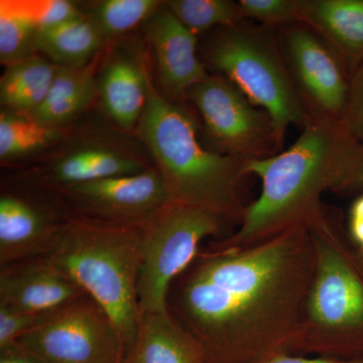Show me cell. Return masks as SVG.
Returning <instances> with one entry per match:
<instances>
[{
    "mask_svg": "<svg viewBox=\"0 0 363 363\" xmlns=\"http://www.w3.org/2000/svg\"><path fill=\"white\" fill-rule=\"evenodd\" d=\"M316 250L314 278L303 310L294 355L363 357V278L344 247L328 208L309 227Z\"/></svg>",
    "mask_w": 363,
    "mask_h": 363,
    "instance_id": "cell-5",
    "label": "cell"
},
{
    "mask_svg": "<svg viewBox=\"0 0 363 363\" xmlns=\"http://www.w3.org/2000/svg\"><path fill=\"white\" fill-rule=\"evenodd\" d=\"M16 342L49 363H121L125 354L111 318L88 295Z\"/></svg>",
    "mask_w": 363,
    "mask_h": 363,
    "instance_id": "cell-9",
    "label": "cell"
},
{
    "mask_svg": "<svg viewBox=\"0 0 363 363\" xmlns=\"http://www.w3.org/2000/svg\"><path fill=\"white\" fill-rule=\"evenodd\" d=\"M348 233L353 242L363 252V194L353 201L348 217Z\"/></svg>",
    "mask_w": 363,
    "mask_h": 363,
    "instance_id": "cell-31",
    "label": "cell"
},
{
    "mask_svg": "<svg viewBox=\"0 0 363 363\" xmlns=\"http://www.w3.org/2000/svg\"><path fill=\"white\" fill-rule=\"evenodd\" d=\"M186 97L199 111L214 152L250 161L281 149L272 117L226 78L207 75Z\"/></svg>",
    "mask_w": 363,
    "mask_h": 363,
    "instance_id": "cell-8",
    "label": "cell"
},
{
    "mask_svg": "<svg viewBox=\"0 0 363 363\" xmlns=\"http://www.w3.org/2000/svg\"><path fill=\"white\" fill-rule=\"evenodd\" d=\"M277 30L286 70L308 119L340 121L350 84L342 61L304 23Z\"/></svg>",
    "mask_w": 363,
    "mask_h": 363,
    "instance_id": "cell-10",
    "label": "cell"
},
{
    "mask_svg": "<svg viewBox=\"0 0 363 363\" xmlns=\"http://www.w3.org/2000/svg\"><path fill=\"white\" fill-rule=\"evenodd\" d=\"M121 363H207L201 344L168 312L143 313Z\"/></svg>",
    "mask_w": 363,
    "mask_h": 363,
    "instance_id": "cell-17",
    "label": "cell"
},
{
    "mask_svg": "<svg viewBox=\"0 0 363 363\" xmlns=\"http://www.w3.org/2000/svg\"><path fill=\"white\" fill-rule=\"evenodd\" d=\"M9 6L28 18L38 30L58 26L82 16L68 0H7Z\"/></svg>",
    "mask_w": 363,
    "mask_h": 363,
    "instance_id": "cell-26",
    "label": "cell"
},
{
    "mask_svg": "<svg viewBox=\"0 0 363 363\" xmlns=\"http://www.w3.org/2000/svg\"><path fill=\"white\" fill-rule=\"evenodd\" d=\"M225 221L206 210L171 201L140 225L138 292L142 313L168 312L172 284L193 264L203 240L221 234Z\"/></svg>",
    "mask_w": 363,
    "mask_h": 363,
    "instance_id": "cell-7",
    "label": "cell"
},
{
    "mask_svg": "<svg viewBox=\"0 0 363 363\" xmlns=\"http://www.w3.org/2000/svg\"><path fill=\"white\" fill-rule=\"evenodd\" d=\"M45 257L104 308L128 352L143 315L138 292L140 226L65 216L54 248Z\"/></svg>",
    "mask_w": 363,
    "mask_h": 363,
    "instance_id": "cell-4",
    "label": "cell"
},
{
    "mask_svg": "<svg viewBox=\"0 0 363 363\" xmlns=\"http://www.w3.org/2000/svg\"><path fill=\"white\" fill-rule=\"evenodd\" d=\"M167 6L196 35L213 26H229L245 21L238 1L231 0H169Z\"/></svg>",
    "mask_w": 363,
    "mask_h": 363,
    "instance_id": "cell-24",
    "label": "cell"
},
{
    "mask_svg": "<svg viewBox=\"0 0 363 363\" xmlns=\"http://www.w3.org/2000/svg\"><path fill=\"white\" fill-rule=\"evenodd\" d=\"M363 187V143H360L355 157L353 171V188Z\"/></svg>",
    "mask_w": 363,
    "mask_h": 363,
    "instance_id": "cell-33",
    "label": "cell"
},
{
    "mask_svg": "<svg viewBox=\"0 0 363 363\" xmlns=\"http://www.w3.org/2000/svg\"><path fill=\"white\" fill-rule=\"evenodd\" d=\"M58 66L33 55L6 67L0 80V101L4 109L26 114L45 101Z\"/></svg>",
    "mask_w": 363,
    "mask_h": 363,
    "instance_id": "cell-21",
    "label": "cell"
},
{
    "mask_svg": "<svg viewBox=\"0 0 363 363\" xmlns=\"http://www.w3.org/2000/svg\"><path fill=\"white\" fill-rule=\"evenodd\" d=\"M136 157L107 145L76 147L60 157L48 169L45 184L56 189L133 175L147 169Z\"/></svg>",
    "mask_w": 363,
    "mask_h": 363,
    "instance_id": "cell-18",
    "label": "cell"
},
{
    "mask_svg": "<svg viewBox=\"0 0 363 363\" xmlns=\"http://www.w3.org/2000/svg\"><path fill=\"white\" fill-rule=\"evenodd\" d=\"M164 96L179 102L208 75L197 56L198 35L189 30L166 2L145 23Z\"/></svg>",
    "mask_w": 363,
    "mask_h": 363,
    "instance_id": "cell-12",
    "label": "cell"
},
{
    "mask_svg": "<svg viewBox=\"0 0 363 363\" xmlns=\"http://www.w3.org/2000/svg\"><path fill=\"white\" fill-rule=\"evenodd\" d=\"M315 267L305 226L242 250L211 247L172 284L168 311L199 341L207 363L293 354Z\"/></svg>",
    "mask_w": 363,
    "mask_h": 363,
    "instance_id": "cell-1",
    "label": "cell"
},
{
    "mask_svg": "<svg viewBox=\"0 0 363 363\" xmlns=\"http://www.w3.org/2000/svg\"><path fill=\"white\" fill-rule=\"evenodd\" d=\"M59 311L38 314L14 311L0 306V348L16 342L26 334L39 328Z\"/></svg>",
    "mask_w": 363,
    "mask_h": 363,
    "instance_id": "cell-28",
    "label": "cell"
},
{
    "mask_svg": "<svg viewBox=\"0 0 363 363\" xmlns=\"http://www.w3.org/2000/svg\"><path fill=\"white\" fill-rule=\"evenodd\" d=\"M162 4L157 0H104L95 4L88 18L106 40L147 23Z\"/></svg>",
    "mask_w": 363,
    "mask_h": 363,
    "instance_id": "cell-23",
    "label": "cell"
},
{
    "mask_svg": "<svg viewBox=\"0 0 363 363\" xmlns=\"http://www.w3.org/2000/svg\"><path fill=\"white\" fill-rule=\"evenodd\" d=\"M87 295L45 257L0 267V306L14 311H59Z\"/></svg>",
    "mask_w": 363,
    "mask_h": 363,
    "instance_id": "cell-13",
    "label": "cell"
},
{
    "mask_svg": "<svg viewBox=\"0 0 363 363\" xmlns=\"http://www.w3.org/2000/svg\"><path fill=\"white\" fill-rule=\"evenodd\" d=\"M359 145L341 121L308 119L290 147L247 162L245 173L262 182L259 196L245 207L240 228L212 247L242 250L295 227L314 225L327 209L325 192L353 188Z\"/></svg>",
    "mask_w": 363,
    "mask_h": 363,
    "instance_id": "cell-2",
    "label": "cell"
},
{
    "mask_svg": "<svg viewBox=\"0 0 363 363\" xmlns=\"http://www.w3.org/2000/svg\"><path fill=\"white\" fill-rule=\"evenodd\" d=\"M39 30L28 18L0 1V60L9 67L33 56Z\"/></svg>",
    "mask_w": 363,
    "mask_h": 363,
    "instance_id": "cell-25",
    "label": "cell"
},
{
    "mask_svg": "<svg viewBox=\"0 0 363 363\" xmlns=\"http://www.w3.org/2000/svg\"><path fill=\"white\" fill-rule=\"evenodd\" d=\"M104 42L94 23L82 14L38 32L35 49L55 65L82 68L90 65Z\"/></svg>",
    "mask_w": 363,
    "mask_h": 363,
    "instance_id": "cell-20",
    "label": "cell"
},
{
    "mask_svg": "<svg viewBox=\"0 0 363 363\" xmlns=\"http://www.w3.org/2000/svg\"><path fill=\"white\" fill-rule=\"evenodd\" d=\"M0 363H49L16 342L0 348Z\"/></svg>",
    "mask_w": 363,
    "mask_h": 363,
    "instance_id": "cell-30",
    "label": "cell"
},
{
    "mask_svg": "<svg viewBox=\"0 0 363 363\" xmlns=\"http://www.w3.org/2000/svg\"><path fill=\"white\" fill-rule=\"evenodd\" d=\"M207 64L272 117L283 147L290 126L303 130L308 116L286 70L278 30L250 21L223 26L210 40Z\"/></svg>",
    "mask_w": 363,
    "mask_h": 363,
    "instance_id": "cell-6",
    "label": "cell"
},
{
    "mask_svg": "<svg viewBox=\"0 0 363 363\" xmlns=\"http://www.w3.org/2000/svg\"><path fill=\"white\" fill-rule=\"evenodd\" d=\"M194 116L150 86L147 106L136 126L150 150L172 202L240 222L247 161L207 149L198 138Z\"/></svg>",
    "mask_w": 363,
    "mask_h": 363,
    "instance_id": "cell-3",
    "label": "cell"
},
{
    "mask_svg": "<svg viewBox=\"0 0 363 363\" xmlns=\"http://www.w3.org/2000/svg\"><path fill=\"white\" fill-rule=\"evenodd\" d=\"M360 255H362V257H360V259H362V262L363 264V252H360Z\"/></svg>",
    "mask_w": 363,
    "mask_h": 363,
    "instance_id": "cell-34",
    "label": "cell"
},
{
    "mask_svg": "<svg viewBox=\"0 0 363 363\" xmlns=\"http://www.w3.org/2000/svg\"><path fill=\"white\" fill-rule=\"evenodd\" d=\"M74 215L90 220L140 226L171 202L157 169L56 189Z\"/></svg>",
    "mask_w": 363,
    "mask_h": 363,
    "instance_id": "cell-11",
    "label": "cell"
},
{
    "mask_svg": "<svg viewBox=\"0 0 363 363\" xmlns=\"http://www.w3.org/2000/svg\"><path fill=\"white\" fill-rule=\"evenodd\" d=\"M340 121L355 140L363 143V62L351 75L350 94Z\"/></svg>",
    "mask_w": 363,
    "mask_h": 363,
    "instance_id": "cell-29",
    "label": "cell"
},
{
    "mask_svg": "<svg viewBox=\"0 0 363 363\" xmlns=\"http://www.w3.org/2000/svg\"><path fill=\"white\" fill-rule=\"evenodd\" d=\"M63 220L52 219L21 196L1 195L0 267L49 255Z\"/></svg>",
    "mask_w": 363,
    "mask_h": 363,
    "instance_id": "cell-14",
    "label": "cell"
},
{
    "mask_svg": "<svg viewBox=\"0 0 363 363\" xmlns=\"http://www.w3.org/2000/svg\"><path fill=\"white\" fill-rule=\"evenodd\" d=\"M262 363H363V357L352 359H338V358L321 357H303V355H279Z\"/></svg>",
    "mask_w": 363,
    "mask_h": 363,
    "instance_id": "cell-32",
    "label": "cell"
},
{
    "mask_svg": "<svg viewBox=\"0 0 363 363\" xmlns=\"http://www.w3.org/2000/svg\"><path fill=\"white\" fill-rule=\"evenodd\" d=\"M65 130L47 125L25 114L2 109L0 113V157L13 161L47 149L63 140Z\"/></svg>",
    "mask_w": 363,
    "mask_h": 363,
    "instance_id": "cell-22",
    "label": "cell"
},
{
    "mask_svg": "<svg viewBox=\"0 0 363 363\" xmlns=\"http://www.w3.org/2000/svg\"><path fill=\"white\" fill-rule=\"evenodd\" d=\"M245 20L267 28H279L300 23L298 0H240Z\"/></svg>",
    "mask_w": 363,
    "mask_h": 363,
    "instance_id": "cell-27",
    "label": "cell"
},
{
    "mask_svg": "<svg viewBox=\"0 0 363 363\" xmlns=\"http://www.w3.org/2000/svg\"><path fill=\"white\" fill-rule=\"evenodd\" d=\"M97 82L102 105L112 121L123 130L136 128L152 86L142 62L130 52H116Z\"/></svg>",
    "mask_w": 363,
    "mask_h": 363,
    "instance_id": "cell-16",
    "label": "cell"
},
{
    "mask_svg": "<svg viewBox=\"0 0 363 363\" xmlns=\"http://www.w3.org/2000/svg\"><path fill=\"white\" fill-rule=\"evenodd\" d=\"M298 16L336 52L351 77L363 62V0H298Z\"/></svg>",
    "mask_w": 363,
    "mask_h": 363,
    "instance_id": "cell-15",
    "label": "cell"
},
{
    "mask_svg": "<svg viewBox=\"0 0 363 363\" xmlns=\"http://www.w3.org/2000/svg\"><path fill=\"white\" fill-rule=\"evenodd\" d=\"M98 93L92 66H58L45 101L26 116L47 125L63 126L84 111Z\"/></svg>",
    "mask_w": 363,
    "mask_h": 363,
    "instance_id": "cell-19",
    "label": "cell"
}]
</instances>
